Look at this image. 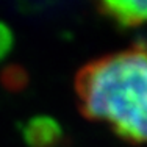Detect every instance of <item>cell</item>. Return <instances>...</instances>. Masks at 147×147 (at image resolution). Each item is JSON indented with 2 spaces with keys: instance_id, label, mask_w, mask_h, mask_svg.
<instances>
[{
  "instance_id": "cell-1",
  "label": "cell",
  "mask_w": 147,
  "mask_h": 147,
  "mask_svg": "<svg viewBox=\"0 0 147 147\" xmlns=\"http://www.w3.org/2000/svg\"><path fill=\"white\" fill-rule=\"evenodd\" d=\"M80 110L119 138L147 144V42L88 63L75 78Z\"/></svg>"
},
{
  "instance_id": "cell-2",
  "label": "cell",
  "mask_w": 147,
  "mask_h": 147,
  "mask_svg": "<svg viewBox=\"0 0 147 147\" xmlns=\"http://www.w3.org/2000/svg\"><path fill=\"white\" fill-rule=\"evenodd\" d=\"M102 14L122 27H139L147 24V2L108 0L100 3Z\"/></svg>"
},
{
  "instance_id": "cell-4",
  "label": "cell",
  "mask_w": 147,
  "mask_h": 147,
  "mask_svg": "<svg viewBox=\"0 0 147 147\" xmlns=\"http://www.w3.org/2000/svg\"><path fill=\"white\" fill-rule=\"evenodd\" d=\"M13 47V33L6 24L0 22V61L9 53Z\"/></svg>"
},
{
  "instance_id": "cell-3",
  "label": "cell",
  "mask_w": 147,
  "mask_h": 147,
  "mask_svg": "<svg viewBox=\"0 0 147 147\" xmlns=\"http://www.w3.org/2000/svg\"><path fill=\"white\" fill-rule=\"evenodd\" d=\"M24 138L30 147H57L63 139V130L55 119L36 116L24 127Z\"/></svg>"
}]
</instances>
